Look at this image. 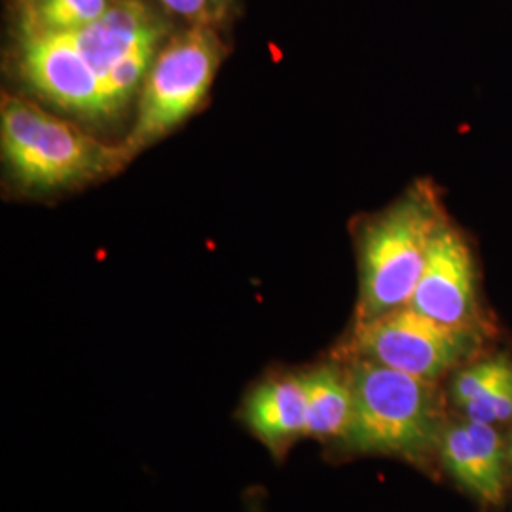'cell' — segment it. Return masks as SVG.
Returning <instances> with one entry per match:
<instances>
[{"mask_svg": "<svg viewBox=\"0 0 512 512\" xmlns=\"http://www.w3.org/2000/svg\"><path fill=\"white\" fill-rule=\"evenodd\" d=\"M353 416L346 446L359 454L425 463L444 433L435 382L353 357L348 372Z\"/></svg>", "mask_w": 512, "mask_h": 512, "instance_id": "6da1fadb", "label": "cell"}, {"mask_svg": "<svg viewBox=\"0 0 512 512\" xmlns=\"http://www.w3.org/2000/svg\"><path fill=\"white\" fill-rule=\"evenodd\" d=\"M444 222L435 190L418 183L366 226L357 323L410 304L429 245Z\"/></svg>", "mask_w": 512, "mask_h": 512, "instance_id": "7a4b0ae2", "label": "cell"}, {"mask_svg": "<svg viewBox=\"0 0 512 512\" xmlns=\"http://www.w3.org/2000/svg\"><path fill=\"white\" fill-rule=\"evenodd\" d=\"M0 137L6 164L29 188L84 183L128 164L120 145L107 147L18 97L2 101Z\"/></svg>", "mask_w": 512, "mask_h": 512, "instance_id": "3957f363", "label": "cell"}, {"mask_svg": "<svg viewBox=\"0 0 512 512\" xmlns=\"http://www.w3.org/2000/svg\"><path fill=\"white\" fill-rule=\"evenodd\" d=\"M224 52L222 29L217 27L183 25L167 37L145 78L137 122L120 143L126 162L196 110Z\"/></svg>", "mask_w": 512, "mask_h": 512, "instance_id": "277c9868", "label": "cell"}, {"mask_svg": "<svg viewBox=\"0 0 512 512\" xmlns=\"http://www.w3.org/2000/svg\"><path fill=\"white\" fill-rule=\"evenodd\" d=\"M473 348V334L444 327L410 306L357 323L353 357L437 382Z\"/></svg>", "mask_w": 512, "mask_h": 512, "instance_id": "5b68a950", "label": "cell"}, {"mask_svg": "<svg viewBox=\"0 0 512 512\" xmlns=\"http://www.w3.org/2000/svg\"><path fill=\"white\" fill-rule=\"evenodd\" d=\"M19 74L61 109L86 118H110L103 80L67 33L12 31Z\"/></svg>", "mask_w": 512, "mask_h": 512, "instance_id": "8992f818", "label": "cell"}, {"mask_svg": "<svg viewBox=\"0 0 512 512\" xmlns=\"http://www.w3.org/2000/svg\"><path fill=\"white\" fill-rule=\"evenodd\" d=\"M475 279L473 253L446 220L429 245L420 283L408 306L444 327L473 332Z\"/></svg>", "mask_w": 512, "mask_h": 512, "instance_id": "52a82bcc", "label": "cell"}, {"mask_svg": "<svg viewBox=\"0 0 512 512\" xmlns=\"http://www.w3.org/2000/svg\"><path fill=\"white\" fill-rule=\"evenodd\" d=\"M444 469L469 494L499 503L505 494V448L495 425L463 421L446 427L440 440Z\"/></svg>", "mask_w": 512, "mask_h": 512, "instance_id": "ba28073f", "label": "cell"}, {"mask_svg": "<svg viewBox=\"0 0 512 512\" xmlns=\"http://www.w3.org/2000/svg\"><path fill=\"white\" fill-rule=\"evenodd\" d=\"M241 418L249 431L275 454L285 452L294 440L306 437L308 404L302 376L266 380L249 393Z\"/></svg>", "mask_w": 512, "mask_h": 512, "instance_id": "9c48e42d", "label": "cell"}, {"mask_svg": "<svg viewBox=\"0 0 512 512\" xmlns=\"http://www.w3.org/2000/svg\"><path fill=\"white\" fill-rule=\"evenodd\" d=\"M300 376L308 404L306 437L317 440L346 439L353 416V393L348 374L336 366L323 365Z\"/></svg>", "mask_w": 512, "mask_h": 512, "instance_id": "30bf717a", "label": "cell"}, {"mask_svg": "<svg viewBox=\"0 0 512 512\" xmlns=\"http://www.w3.org/2000/svg\"><path fill=\"white\" fill-rule=\"evenodd\" d=\"M114 0H12V31L67 33L109 12Z\"/></svg>", "mask_w": 512, "mask_h": 512, "instance_id": "8fae6325", "label": "cell"}, {"mask_svg": "<svg viewBox=\"0 0 512 512\" xmlns=\"http://www.w3.org/2000/svg\"><path fill=\"white\" fill-rule=\"evenodd\" d=\"M167 18L184 25H207L222 29L234 18L238 0H152Z\"/></svg>", "mask_w": 512, "mask_h": 512, "instance_id": "7c38bea8", "label": "cell"}, {"mask_svg": "<svg viewBox=\"0 0 512 512\" xmlns=\"http://www.w3.org/2000/svg\"><path fill=\"white\" fill-rule=\"evenodd\" d=\"M511 372L512 361L505 355L467 366L459 370L452 382V399L459 408H463L473 403L476 397H480L486 389H490Z\"/></svg>", "mask_w": 512, "mask_h": 512, "instance_id": "4fadbf2b", "label": "cell"}, {"mask_svg": "<svg viewBox=\"0 0 512 512\" xmlns=\"http://www.w3.org/2000/svg\"><path fill=\"white\" fill-rule=\"evenodd\" d=\"M465 418L486 425L512 420V372L461 408Z\"/></svg>", "mask_w": 512, "mask_h": 512, "instance_id": "5bb4252c", "label": "cell"}, {"mask_svg": "<svg viewBox=\"0 0 512 512\" xmlns=\"http://www.w3.org/2000/svg\"><path fill=\"white\" fill-rule=\"evenodd\" d=\"M509 461H511V469H512V442H511V450H509Z\"/></svg>", "mask_w": 512, "mask_h": 512, "instance_id": "9a60e30c", "label": "cell"}]
</instances>
